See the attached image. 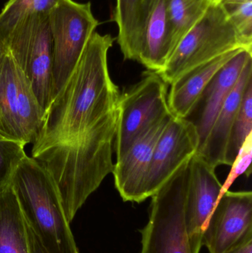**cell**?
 I'll return each mask as SVG.
<instances>
[{
    "label": "cell",
    "instance_id": "8fae6325",
    "mask_svg": "<svg viewBox=\"0 0 252 253\" xmlns=\"http://www.w3.org/2000/svg\"><path fill=\"white\" fill-rule=\"evenodd\" d=\"M252 230L251 191L223 192L203 234L210 253H223Z\"/></svg>",
    "mask_w": 252,
    "mask_h": 253
},
{
    "label": "cell",
    "instance_id": "484cf974",
    "mask_svg": "<svg viewBox=\"0 0 252 253\" xmlns=\"http://www.w3.org/2000/svg\"><path fill=\"white\" fill-rule=\"evenodd\" d=\"M27 236H28V248H29V253H47L45 250L43 248L41 244L40 243L35 233L31 230V227L28 225L26 221Z\"/></svg>",
    "mask_w": 252,
    "mask_h": 253
},
{
    "label": "cell",
    "instance_id": "7402d4cb",
    "mask_svg": "<svg viewBox=\"0 0 252 253\" xmlns=\"http://www.w3.org/2000/svg\"><path fill=\"white\" fill-rule=\"evenodd\" d=\"M25 146L0 134V193L10 187L15 170L26 157Z\"/></svg>",
    "mask_w": 252,
    "mask_h": 253
},
{
    "label": "cell",
    "instance_id": "83f0119b",
    "mask_svg": "<svg viewBox=\"0 0 252 253\" xmlns=\"http://www.w3.org/2000/svg\"><path fill=\"white\" fill-rule=\"evenodd\" d=\"M6 53H7V49H6L5 45H4V42L0 40V62Z\"/></svg>",
    "mask_w": 252,
    "mask_h": 253
},
{
    "label": "cell",
    "instance_id": "7c38bea8",
    "mask_svg": "<svg viewBox=\"0 0 252 253\" xmlns=\"http://www.w3.org/2000/svg\"><path fill=\"white\" fill-rule=\"evenodd\" d=\"M173 114L149 126L114 164V183L124 202L141 203L144 201V185L158 138L173 119Z\"/></svg>",
    "mask_w": 252,
    "mask_h": 253
},
{
    "label": "cell",
    "instance_id": "5b68a950",
    "mask_svg": "<svg viewBox=\"0 0 252 253\" xmlns=\"http://www.w3.org/2000/svg\"><path fill=\"white\" fill-rule=\"evenodd\" d=\"M3 42L45 111L53 90V42L48 15H35L19 22Z\"/></svg>",
    "mask_w": 252,
    "mask_h": 253
},
{
    "label": "cell",
    "instance_id": "ac0fdd59",
    "mask_svg": "<svg viewBox=\"0 0 252 253\" xmlns=\"http://www.w3.org/2000/svg\"><path fill=\"white\" fill-rule=\"evenodd\" d=\"M113 20L118 26L117 42L124 59L136 61L145 26L137 0H116Z\"/></svg>",
    "mask_w": 252,
    "mask_h": 253
},
{
    "label": "cell",
    "instance_id": "2e32d148",
    "mask_svg": "<svg viewBox=\"0 0 252 253\" xmlns=\"http://www.w3.org/2000/svg\"><path fill=\"white\" fill-rule=\"evenodd\" d=\"M165 0H154L145 23L136 62L148 71L159 72L173 54Z\"/></svg>",
    "mask_w": 252,
    "mask_h": 253
},
{
    "label": "cell",
    "instance_id": "ba28073f",
    "mask_svg": "<svg viewBox=\"0 0 252 253\" xmlns=\"http://www.w3.org/2000/svg\"><path fill=\"white\" fill-rule=\"evenodd\" d=\"M44 113L28 79L7 52L0 62V134L25 145L34 144Z\"/></svg>",
    "mask_w": 252,
    "mask_h": 253
},
{
    "label": "cell",
    "instance_id": "9a60e30c",
    "mask_svg": "<svg viewBox=\"0 0 252 253\" xmlns=\"http://www.w3.org/2000/svg\"><path fill=\"white\" fill-rule=\"evenodd\" d=\"M241 49L228 52L180 76L170 85L168 105L173 117L187 119L196 106L207 84L217 71Z\"/></svg>",
    "mask_w": 252,
    "mask_h": 253
},
{
    "label": "cell",
    "instance_id": "ffe728a7",
    "mask_svg": "<svg viewBox=\"0 0 252 253\" xmlns=\"http://www.w3.org/2000/svg\"><path fill=\"white\" fill-rule=\"evenodd\" d=\"M59 0H9L0 12V40L16 25L35 15H48Z\"/></svg>",
    "mask_w": 252,
    "mask_h": 253
},
{
    "label": "cell",
    "instance_id": "d4e9b609",
    "mask_svg": "<svg viewBox=\"0 0 252 253\" xmlns=\"http://www.w3.org/2000/svg\"><path fill=\"white\" fill-rule=\"evenodd\" d=\"M223 253H252V230H249L232 248Z\"/></svg>",
    "mask_w": 252,
    "mask_h": 253
},
{
    "label": "cell",
    "instance_id": "603a6c76",
    "mask_svg": "<svg viewBox=\"0 0 252 253\" xmlns=\"http://www.w3.org/2000/svg\"><path fill=\"white\" fill-rule=\"evenodd\" d=\"M222 5L235 28L243 47L252 51V0Z\"/></svg>",
    "mask_w": 252,
    "mask_h": 253
},
{
    "label": "cell",
    "instance_id": "7a4b0ae2",
    "mask_svg": "<svg viewBox=\"0 0 252 253\" xmlns=\"http://www.w3.org/2000/svg\"><path fill=\"white\" fill-rule=\"evenodd\" d=\"M10 187L25 221L47 253L78 252L56 184L41 164L27 156L15 170Z\"/></svg>",
    "mask_w": 252,
    "mask_h": 253
},
{
    "label": "cell",
    "instance_id": "e0dca14e",
    "mask_svg": "<svg viewBox=\"0 0 252 253\" xmlns=\"http://www.w3.org/2000/svg\"><path fill=\"white\" fill-rule=\"evenodd\" d=\"M0 253H29L25 218L11 187L0 193Z\"/></svg>",
    "mask_w": 252,
    "mask_h": 253
},
{
    "label": "cell",
    "instance_id": "9c48e42d",
    "mask_svg": "<svg viewBox=\"0 0 252 253\" xmlns=\"http://www.w3.org/2000/svg\"><path fill=\"white\" fill-rule=\"evenodd\" d=\"M199 136L195 125L173 117L157 141L146 173L143 196L151 198L197 153Z\"/></svg>",
    "mask_w": 252,
    "mask_h": 253
},
{
    "label": "cell",
    "instance_id": "d6986e66",
    "mask_svg": "<svg viewBox=\"0 0 252 253\" xmlns=\"http://www.w3.org/2000/svg\"><path fill=\"white\" fill-rule=\"evenodd\" d=\"M211 3L212 0H165L174 50L186 33L202 17Z\"/></svg>",
    "mask_w": 252,
    "mask_h": 253
},
{
    "label": "cell",
    "instance_id": "3957f363",
    "mask_svg": "<svg viewBox=\"0 0 252 253\" xmlns=\"http://www.w3.org/2000/svg\"><path fill=\"white\" fill-rule=\"evenodd\" d=\"M189 161L151 197L149 221L140 231L141 253H193L184 215L190 177Z\"/></svg>",
    "mask_w": 252,
    "mask_h": 253
},
{
    "label": "cell",
    "instance_id": "4fadbf2b",
    "mask_svg": "<svg viewBox=\"0 0 252 253\" xmlns=\"http://www.w3.org/2000/svg\"><path fill=\"white\" fill-rule=\"evenodd\" d=\"M251 59V50L241 49L217 71L203 91L194 108H199V115L192 121L199 136L198 150L205 141L226 98L236 85L244 67Z\"/></svg>",
    "mask_w": 252,
    "mask_h": 253
},
{
    "label": "cell",
    "instance_id": "30bf717a",
    "mask_svg": "<svg viewBox=\"0 0 252 253\" xmlns=\"http://www.w3.org/2000/svg\"><path fill=\"white\" fill-rule=\"evenodd\" d=\"M190 177L185 202V224L192 253H199L203 234L223 191L216 168L196 154L189 161Z\"/></svg>",
    "mask_w": 252,
    "mask_h": 253
},
{
    "label": "cell",
    "instance_id": "8992f818",
    "mask_svg": "<svg viewBox=\"0 0 252 253\" xmlns=\"http://www.w3.org/2000/svg\"><path fill=\"white\" fill-rule=\"evenodd\" d=\"M53 42L52 96L63 87L99 25L91 3L59 0L48 14Z\"/></svg>",
    "mask_w": 252,
    "mask_h": 253
},
{
    "label": "cell",
    "instance_id": "44dd1931",
    "mask_svg": "<svg viewBox=\"0 0 252 253\" xmlns=\"http://www.w3.org/2000/svg\"><path fill=\"white\" fill-rule=\"evenodd\" d=\"M252 79L244 91L238 114L229 134L225 165L232 166L249 135L252 134Z\"/></svg>",
    "mask_w": 252,
    "mask_h": 253
},
{
    "label": "cell",
    "instance_id": "52a82bcc",
    "mask_svg": "<svg viewBox=\"0 0 252 253\" xmlns=\"http://www.w3.org/2000/svg\"><path fill=\"white\" fill-rule=\"evenodd\" d=\"M168 84L155 71L143 73L142 80L120 94L114 151L122 157L149 127L171 114Z\"/></svg>",
    "mask_w": 252,
    "mask_h": 253
},
{
    "label": "cell",
    "instance_id": "f1b7e54d",
    "mask_svg": "<svg viewBox=\"0 0 252 253\" xmlns=\"http://www.w3.org/2000/svg\"><path fill=\"white\" fill-rule=\"evenodd\" d=\"M76 253H79V252H77Z\"/></svg>",
    "mask_w": 252,
    "mask_h": 253
},
{
    "label": "cell",
    "instance_id": "6da1fadb",
    "mask_svg": "<svg viewBox=\"0 0 252 253\" xmlns=\"http://www.w3.org/2000/svg\"><path fill=\"white\" fill-rule=\"evenodd\" d=\"M115 38L95 31L63 87L44 113L31 157L56 184L71 224L112 172L120 93L108 68Z\"/></svg>",
    "mask_w": 252,
    "mask_h": 253
},
{
    "label": "cell",
    "instance_id": "5bb4252c",
    "mask_svg": "<svg viewBox=\"0 0 252 253\" xmlns=\"http://www.w3.org/2000/svg\"><path fill=\"white\" fill-rule=\"evenodd\" d=\"M252 79V59L244 67L239 80L217 114L201 148L195 154L214 168L225 165L229 134L242 101L246 87Z\"/></svg>",
    "mask_w": 252,
    "mask_h": 253
},
{
    "label": "cell",
    "instance_id": "277c9868",
    "mask_svg": "<svg viewBox=\"0 0 252 253\" xmlns=\"http://www.w3.org/2000/svg\"><path fill=\"white\" fill-rule=\"evenodd\" d=\"M244 48L223 5L212 1L158 72L168 85L189 70L228 52Z\"/></svg>",
    "mask_w": 252,
    "mask_h": 253
},
{
    "label": "cell",
    "instance_id": "cb8c5ba5",
    "mask_svg": "<svg viewBox=\"0 0 252 253\" xmlns=\"http://www.w3.org/2000/svg\"><path fill=\"white\" fill-rule=\"evenodd\" d=\"M252 159V134L249 135L245 142L240 149L233 164L229 175H228L226 181L223 184L222 193L229 190L234 181L241 176L246 174L250 176L252 172L251 163Z\"/></svg>",
    "mask_w": 252,
    "mask_h": 253
},
{
    "label": "cell",
    "instance_id": "4316f807",
    "mask_svg": "<svg viewBox=\"0 0 252 253\" xmlns=\"http://www.w3.org/2000/svg\"><path fill=\"white\" fill-rule=\"evenodd\" d=\"M248 1H251V0H212V1L221 4H235V3H242Z\"/></svg>",
    "mask_w": 252,
    "mask_h": 253
}]
</instances>
